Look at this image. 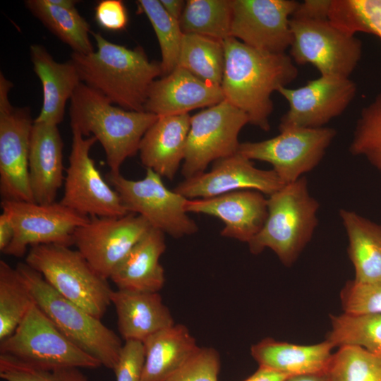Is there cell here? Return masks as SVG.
<instances>
[{
  "mask_svg": "<svg viewBox=\"0 0 381 381\" xmlns=\"http://www.w3.org/2000/svg\"><path fill=\"white\" fill-rule=\"evenodd\" d=\"M25 262L70 301L97 318L104 315L113 290L78 250L59 244L34 246Z\"/></svg>",
  "mask_w": 381,
  "mask_h": 381,
  "instance_id": "obj_6",
  "label": "cell"
},
{
  "mask_svg": "<svg viewBox=\"0 0 381 381\" xmlns=\"http://www.w3.org/2000/svg\"><path fill=\"white\" fill-rule=\"evenodd\" d=\"M332 0H305L298 3L291 18L306 19L328 18Z\"/></svg>",
  "mask_w": 381,
  "mask_h": 381,
  "instance_id": "obj_43",
  "label": "cell"
},
{
  "mask_svg": "<svg viewBox=\"0 0 381 381\" xmlns=\"http://www.w3.org/2000/svg\"><path fill=\"white\" fill-rule=\"evenodd\" d=\"M223 43L225 64L221 88L224 99L243 111L249 123L269 131L271 95L298 77L297 67L286 53L259 50L233 37Z\"/></svg>",
  "mask_w": 381,
  "mask_h": 381,
  "instance_id": "obj_1",
  "label": "cell"
},
{
  "mask_svg": "<svg viewBox=\"0 0 381 381\" xmlns=\"http://www.w3.org/2000/svg\"><path fill=\"white\" fill-rule=\"evenodd\" d=\"M91 34L97 50L71 55L81 82L121 108L144 111L149 88L162 75L160 63L150 61L141 47L129 49Z\"/></svg>",
  "mask_w": 381,
  "mask_h": 381,
  "instance_id": "obj_2",
  "label": "cell"
},
{
  "mask_svg": "<svg viewBox=\"0 0 381 381\" xmlns=\"http://www.w3.org/2000/svg\"><path fill=\"white\" fill-rule=\"evenodd\" d=\"M12 83L0 74V193L2 200L34 202L29 180V148L34 121L27 107H13Z\"/></svg>",
  "mask_w": 381,
  "mask_h": 381,
  "instance_id": "obj_13",
  "label": "cell"
},
{
  "mask_svg": "<svg viewBox=\"0 0 381 381\" xmlns=\"http://www.w3.org/2000/svg\"><path fill=\"white\" fill-rule=\"evenodd\" d=\"M145 363L142 381H167L200 349L188 328L173 325L143 342Z\"/></svg>",
  "mask_w": 381,
  "mask_h": 381,
  "instance_id": "obj_27",
  "label": "cell"
},
{
  "mask_svg": "<svg viewBox=\"0 0 381 381\" xmlns=\"http://www.w3.org/2000/svg\"><path fill=\"white\" fill-rule=\"evenodd\" d=\"M284 186L272 169H258L252 160L237 152L214 162L210 171L186 179L174 190L187 199L209 198L241 190L270 196Z\"/></svg>",
  "mask_w": 381,
  "mask_h": 381,
  "instance_id": "obj_18",
  "label": "cell"
},
{
  "mask_svg": "<svg viewBox=\"0 0 381 381\" xmlns=\"http://www.w3.org/2000/svg\"><path fill=\"white\" fill-rule=\"evenodd\" d=\"M0 377L4 381H88L80 368H42L4 354H0Z\"/></svg>",
  "mask_w": 381,
  "mask_h": 381,
  "instance_id": "obj_38",
  "label": "cell"
},
{
  "mask_svg": "<svg viewBox=\"0 0 381 381\" xmlns=\"http://www.w3.org/2000/svg\"><path fill=\"white\" fill-rule=\"evenodd\" d=\"M145 363L143 344L139 341H126L113 370L116 381H142Z\"/></svg>",
  "mask_w": 381,
  "mask_h": 381,
  "instance_id": "obj_41",
  "label": "cell"
},
{
  "mask_svg": "<svg viewBox=\"0 0 381 381\" xmlns=\"http://www.w3.org/2000/svg\"><path fill=\"white\" fill-rule=\"evenodd\" d=\"M224 99L221 87L207 83L177 66L150 85L144 111L158 116L188 114Z\"/></svg>",
  "mask_w": 381,
  "mask_h": 381,
  "instance_id": "obj_20",
  "label": "cell"
},
{
  "mask_svg": "<svg viewBox=\"0 0 381 381\" xmlns=\"http://www.w3.org/2000/svg\"><path fill=\"white\" fill-rule=\"evenodd\" d=\"M16 269L34 302L59 330L102 366L113 370L123 346L120 337L100 319L61 296L25 262H19Z\"/></svg>",
  "mask_w": 381,
  "mask_h": 381,
  "instance_id": "obj_5",
  "label": "cell"
},
{
  "mask_svg": "<svg viewBox=\"0 0 381 381\" xmlns=\"http://www.w3.org/2000/svg\"><path fill=\"white\" fill-rule=\"evenodd\" d=\"M138 10L148 18L160 47L162 77L171 73L178 66L183 37L179 21L170 16L160 1L139 0Z\"/></svg>",
  "mask_w": 381,
  "mask_h": 381,
  "instance_id": "obj_34",
  "label": "cell"
},
{
  "mask_svg": "<svg viewBox=\"0 0 381 381\" xmlns=\"http://www.w3.org/2000/svg\"><path fill=\"white\" fill-rule=\"evenodd\" d=\"M319 207L306 177L284 185L269 196L266 221L248 243L250 253L258 255L270 248L284 265L291 266L313 236Z\"/></svg>",
  "mask_w": 381,
  "mask_h": 381,
  "instance_id": "obj_4",
  "label": "cell"
},
{
  "mask_svg": "<svg viewBox=\"0 0 381 381\" xmlns=\"http://www.w3.org/2000/svg\"><path fill=\"white\" fill-rule=\"evenodd\" d=\"M187 212L202 213L221 219V235L249 243L262 228L267 217V199L254 190L233 191L209 198L188 200Z\"/></svg>",
  "mask_w": 381,
  "mask_h": 381,
  "instance_id": "obj_19",
  "label": "cell"
},
{
  "mask_svg": "<svg viewBox=\"0 0 381 381\" xmlns=\"http://www.w3.org/2000/svg\"><path fill=\"white\" fill-rule=\"evenodd\" d=\"M294 0H231V37L253 48L286 53L292 40L290 18Z\"/></svg>",
  "mask_w": 381,
  "mask_h": 381,
  "instance_id": "obj_17",
  "label": "cell"
},
{
  "mask_svg": "<svg viewBox=\"0 0 381 381\" xmlns=\"http://www.w3.org/2000/svg\"><path fill=\"white\" fill-rule=\"evenodd\" d=\"M165 249L164 234L151 227L119 263L109 279L117 289L158 292L165 282L159 262Z\"/></svg>",
  "mask_w": 381,
  "mask_h": 381,
  "instance_id": "obj_24",
  "label": "cell"
},
{
  "mask_svg": "<svg viewBox=\"0 0 381 381\" xmlns=\"http://www.w3.org/2000/svg\"><path fill=\"white\" fill-rule=\"evenodd\" d=\"M25 6L48 30L68 44L73 52L94 51L90 25L75 8L56 6L49 0H26Z\"/></svg>",
  "mask_w": 381,
  "mask_h": 381,
  "instance_id": "obj_29",
  "label": "cell"
},
{
  "mask_svg": "<svg viewBox=\"0 0 381 381\" xmlns=\"http://www.w3.org/2000/svg\"><path fill=\"white\" fill-rule=\"evenodd\" d=\"M107 180L119 193L130 213L145 218L151 227L180 238L198 231L185 209L188 199L168 189L162 176L151 169L140 180L126 179L120 172H109Z\"/></svg>",
  "mask_w": 381,
  "mask_h": 381,
  "instance_id": "obj_9",
  "label": "cell"
},
{
  "mask_svg": "<svg viewBox=\"0 0 381 381\" xmlns=\"http://www.w3.org/2000/svg\"><path fill=\"white\" fill-rule=\"evenodd\" d=\"M328 381H381V356L356 346H343L332 354Z\"/></svg>",
  "mask_w": 381,
  "mask_h": 381,
  "instance_id": "obj_36",
  "label": "cell"
},
{
  "mask_svg": "<svg viewBox=\"0 0 381 381\" xmlns=\"http://www.w3.org/2000/svg\"><path fill=\"white\" fill-rule=\"evenodd\" d=\"M30 53L43 91L42 109L34 121L58 126L63 121L67 101L82 83L80 78L71 60L56 61L40 44H32Z\"/></svg>",
  "mask_w": 381,
  "mask_h": 381,
  "instance_id": "obj_25",
  "label": "cell"
},
{
  "mask_svg": "<svg viewBox=\"0 0 381 381\" xmlns=\"http://www.w3.org/2000/svg\"><path fill=\"white\" fill-rule=\"evenodd\" d=\"M290 56L311 64L321 75L349 78L362 55V43L327 19L291 18Z\"/></svg>",
  "mask_w": 381,
  "mask_h": 381,
  "instance_id": "obj_8",
  "label": "cell"
},
{
  "mask_svg": "<svg viewBox=\"0 0 381 381\" xmlns=\"http://www.w3.org/2000/svg\"><path fill=\"white\" fill-rule=\"evenodd\" d=\"M95 20L104 29L119 31L124 29L128 18L126 8L121 0H102L95 7Z\"/></svg>",
  "mask_w": 381,
  "mask_h": 381,
  "instance_id": "obj_42",
  "label": "cell"
},
{
  "mask_svg": "<svg viewBox=\"0 0 381 381\" xmlns=\"http://www.w3.org/2000/svg\"><path fill=\"white\" fill-rule=\"evenodd\" d=\"M279 132L267 140L241 143L237 152L250 160L270 164L284 185L315 168L337 134L329 127H291Z\"/></svg>",
  "mask_w": 381,
  "mask_h": 381,
  "instance_id": "obj_10",
  "label": "cell"
},
{
  "mask_svg": "<svg viewBox=\"0 0 381 381\" xmlns=\"http://www.w3.org/2000/svg\"><path fill=\"white\" fill-rule=\"evenodd\" d=\"M119 334L126 341L143 342L157 332L174 325L158 292L117 289L111 294Z\"/></svg>",
  "mask_w": 381,
  "mask_h": 381,
  "instance_id": "obj_23",
  "label": "cell"
},
{
  "mask_svg": "<svg viewBox=\"0 0 381 381\" xmlns=\"http://www.w3.org/2000/svg\"><path fill=\"white\" fill-rule=\"evenodd\" d=\"M231 0H188L179 24L183 34L224 41L231 37Z\"/></svg>",
  "mask_w": 381,
  "mask_h": 381,
  "instance_id": "obj_31",
  "label": "cell"
},
{
  "mask_svg": "<svg viewBox=\"0 0 381 381\" xmlns=\"http://www.w3.org/2000/svg\"><path fill=\"white\" fill-rule=\"evenodd\" d=\"M188 114L158 116L143 137L139 154L146 169L172 180L183 161L190 129Z\"/></svg>",
  "mask_w": 381,
  "mask_h": 381,
  "instance_id": "obj_22",
  "label": "cell"
},
{
  "mask_svg": "<svg viewBox=\"0 0 381 381\" xmlns=\"http://www.w3.org/2000/svg\"><path fill=\"white\" fill-rule=\"evenodd\" d=\"M328 19L349 34L366 32L381 39V0H332Z\"/></svg>",
  "mask_w": 381,
  "mask_h": 381,
  "instance_id": "obj_35",
  "label": "cell"
},
{
  "mask_svg": "<svg viewBox=\"0 0 381 381\" xmlns=\"http://www.w3.org/2000/svg\"><path fill=\"white\" fill-rule=\"evenodd\" d=\"M49 1L56 6L66 8H75L78 1L75 0H49Z\"/></svg>",
  "mask_w": 381,
  "mask_h": 381,
  "instance_id": "obj_48",
  "label": "cell"
},
{
  "mask_svg": "<svg viewBox=\"0 0 381 381\" xmlns=\"http://www.w3.org/2000/svg\"><path fill=\"white\" fill-rule=\"evenodd\" d=\"M0 354L48 369L102 366L63 334L34 301L15 331L0 341Z\"/></svg>",
  "mask_w": 381,
  "mask_h": 381,
  "instance_id": "obj_7",
  "label": "cell"
},
{
  "mask_svg": "<svg viewBox=\"0 0 381 381\" xmlns=\"http://www.w3.org/2000/svg\"><path fill=\"white\" fill-rule=\"evenodd\" d=\"M33 302L30 291L16 268L0 260V341L17 328Z\"/></svg>",
  "mask_w": 381,
  "mask_h": 381,
  "instance_id": "obj_33",
  "label": "cell"
},
{
  "mask_svg": "<svg viewBox=\"0 0 381 381\" xmlns=\"http://www.w3.org/2000/svg\"><path fill=\"white\" fill-rule=\"evenodd\" d=\"M219 369V353L203 347L167 381H218Z\"/></svg>",
  "mask_w": 381,
  "mask_h": 381,
  "instance_id": "obj_40",
  "label": "cell"
},
{
  "mask_svg": "<svg viewBox=\"0 0 381 381\" xmlns=\"http://www.w3.org/2000/svg\"><path fill=\"white\" fill-rule=\"evenodd\" d=\"M340 298L344 313H381V280L372 283L348 281L341 291Z\"/></svg>",
  "mask_w": 381,
  "mask_h": 381,
  "instance_id": "obj_39",
  "label": "cell"
},
{
  "mask_svg": "<svg viewBox=\"0 0 381 381\" xmlns=\"http://www.w3.org/2000/svg\"><path fill=\"white\" fill-rule=\"evenodd\" d=\"M247 115L226 99L190 116L181 173L189 179L205 172L212 162L237 153L239 132Z\"/></svg>",
  "mask_w": 381,
  "mask_h": 381,
  "instance_id": "obj_12",
  "label": "cell"
},
{
  "mask_svg": "<svg viewBox=\"0 0 381 381\" xmlns=\"http://www.w3.org/2000/svg\"><path fill=\"white\" fill-rule=\"evenodd\" d=\"M356 90L349 78L323 75L297 88L281 87L277 92L289 108L281 118L279 129L323 127L346 110Z\"/></svg>",
  "mask_w": 381,
  "mask_h": 381,
  "instance_id": "obj_16",
  "label": "cell"
},
{
  "mask_svg": "<svg viewBox=\"0 0 381 381\" xmlns=\"http://www.w3.org/2000/svg\"><path fill=\"white\" fill-rule=\"evenodd\" d=\"M349 151L365 158L381 173V93L361 110Z\"/></svg>",
  "mask_w": 381,
  "mask_h": 381,
  "instance_id": "obj_37",
  "label": "cell"
},
{
  "mask_svg": "<svg viewBox=\"0 0 381 381\" xmlns=\"http://www.w3.org/2000/svg\"><path fill=\"white\" fill-rule=\"evenodd\" d=\"M1 206L14 229L13 240L3 253L18 258L24 256L28 248L34 246L73 245L74 231L90 219L56 201L40 204L2 200Z\"/></svg>",
  "mask_w": 381,
  "mask_h": 381,
  "instance_id": "obj_14",
  "label": "cell"
},
{
  "mask_svg": "<svg viewBox=\"0 0 381 381\" xmlns=\"http://www.w3.org/2000/svg\"><path fill=\"white\" fill-rule=\"evenodd\" d=\"M64 143L58 126L33 122L30 138L29 180L34 202H55L64 182Z\"/></svg>",
  "mask_w": 381,
  "mask_h": 381,
  "instance_id": "obj_21",
  "label": "cell"
},
{
  "mask_svg": "<svg viewBox=\"0 0 381 381\" xmlns=\"http://www.w3.org/2000/svg\"><path fill=\"white\" fill-rule=\"evenodd\" d=\"M71 129L94 136L102 146L111 172H120L125 160L135 156L140 141L158 116L126 110L81 83L71 98Z\"/></svg>",
  "mask_w": 381,
  "mask_h": 381,
  "instance_id": "obj_3",
  "label": "cell"
},
{
  "mask_svg": "<svg viewBox=\"0 0 381 381\" xmlns=\"http://www.w3.org/2000/svg\"><path fill=\"white\" fill-rule=\"evenodd\" d=\"M160 2L167 13L179 21L186 1L183 0H160Z\"/></svg>",
  "mask_w": 381,
  "mask_h": 381,
  "instance_id": "obj_46",
  "label": "cell"
},
{
  "mask_svg": "<svg viewBox=\"0 0 381 381\" xmlns=\"http://www.w3.org/2000/svg\"><path fill=\"white\" fill-rule=\"evenodd\" d=\"M224 64L223 41L183 34L177 66L207 83L221 87Z\"/></svg>",
  "mask_w": 381,
  "mask_h": 381,
  "instance_id": "obj_30",
  "label": "cell"
},
{
  "mask_svg": "<svg viewBox=\"0 0 381 381\" xmlns=\"http://www.w3.org/2000/svg\"><path fill=\"white\" fill-rule=\"evenodd\" d=\"M339 216L348 236L353 280L358 283L381 280V224L345 209L339 210Z\"/></svg>",
  "mask_w": 381,
  "mask_h": 381,
  "instance_id": "obj_28",
  "label": "cell"
},
{
  "mask_svg": "<svg viewBox=\"0 0 381 381\" xmlns=\"http://www.w3.org/2000/svg\"><path fill=\"white\" fill-rule=\"evenodd\" d=\"M151 226L143 217L128 213L122 217H91L73 234V245L102 277L114 270Z\"/></svg>",
  "mask_w": 381,
  "mask_h": 381,
  "instance_id": "obj_15",
  "label": "cell"
},
{
  "mask_svg": "<svg viewBox=\"0 0 381 381\" xmlns=\"http://www.w3.org/2000/svg\"><path fill=\"white\" fill-rule=\"evenodd\" d=\"M328 340L336 347L356 346L381 356V313L330 315Z\"/></svg>",
  "mask_w": 381,
  "mask_h": 381,
  "instance_id": "obj_32",
  "label": "cell"
},
{
  "mask_svg": "<svg viewBox=\"0 0 381 381\" xmlns=\"http://www.w3.org/2000/svg\"><path fill=\"white\" fill-rule=\"evenodd\" d=\"M334 347L327 339L315 344L300 345L265 338L253 344L250 353L260 367L291 376L325 374Z\"/></svg>",
  "mask_w": 381,
  "mask_h": 381,
  "instance_id": "obj_26",
  "label": "cell"
},
{
  "mask_svg": "<svg viewBox=\"0 0 381 381\" xmlns=\"http://www.w3.org/2000/svg\"><path fill=\"white\" fill-rule=\"evenodd\" d=\"M14 236V229L8 214L2 211L0 215V250L4 251L11 244Z\"/></svg>",
  "mask_w": 381,
  "mask_h": 381,
  "instance_id": "obj_44",
  "label": "cell"
},
{
  "mask_svg": "<svg viewBox=\"0 0 381 381\" xmlns=\"http://www.w3.org/2000/svg\"><path fill=\"white\" fill-rule=\"evenodd\" d=\"M72 131L71 150L66 169L62 205L87 217H122L130 213L116 192L102 176L90 155L97 141Z\"/></svg>",
  "mask_w": 381,
  "mask_h": 381,
  "instance_id": "obj_11",
  "label": "cell"
},
{
  "mask_svg": "<svg viewBox=\"0 0 381 381\" xmlns=\"http://www.w3.org/2000/svg\"><path fill=\"white\" fill-rule=\"evenodd\" d=\"M291 375L265 367H260L244 381H285Z\"/></svg>",
  "mask_w": 381,
  "mask_h": 381,
  "instance_id": "obj_45",
  "label": "cell"
},
{
  "mask_svg": "<svg viewBox=\"0 0 381 381\" xmlns=\"http://www.w3.org/2000/svg\"><path fill=\"white\" fill-rule=\"evenodd\" d=\"M285 381H328V380L325 373L293 375L288 377Z\"/></svg>",
  "mask_w": 381,
  "mask_h": 381,
  "instance_id": "obj_47",
  "label": "cell"
}]
</instances>
